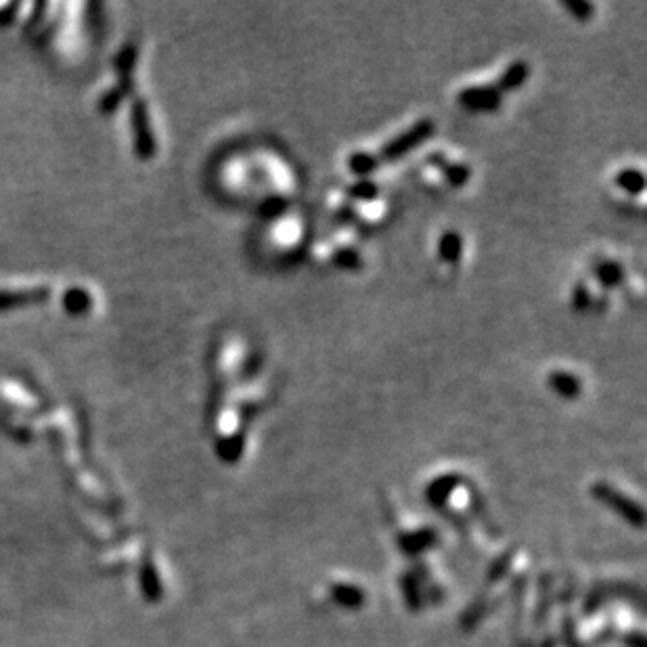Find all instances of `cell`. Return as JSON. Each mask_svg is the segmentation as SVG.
I'll use <instances>...</instances> for the list:
<instances>
[{
  "label": "cell",
  "mask_w": 647,
  "mask_h": 647,
  "mask_svg": "<svg viewBox=\"0 0 647 647\" xmlns=\"http://www.w3.org/2000/svg\"><path fill=\"white\" fill-rule=\"evenodd\" d=\"M591 495L599 503H604L606 507H610L612 511H616L624 522H629L631 526H637V528L643 526V518L645 516H643L641 505L635 503L633 499H629L627 495H622L620 490L614 488L612 484H608V482H595L591 486Z\"/></svg>",
  "instance_id": "7a4b0ae2"
},
{
  "label": "cell",
  "mask_w": 647,
  "mask_h": 647,
  "mask_svg": "<svg viewBox=\"0 0 647 647\" xmlns=\"http://www.w3.org/2000/svg\"><path fill=\"white\" fill-rule=\"evenodd\" d=\"M549 388L562 398H576L580 392H583V382L568 371H551L549 373Z\"/></svg>",
  "instance_id": "ba28073f"
},
{
  "label": "cell",
  "mask_w": 647,
  "mask_h": 647,
  "mask_svg": "<svg viewBox=\"0 0 647 647\" xmlns=\"http://www.w3.org/2000/svg\"><path fill=\"white\" fill-rule=\"evenodd\" d=\"M428 164L432 168H436L446 181H449L451 187L459 189V187H465L467 181H470L472 178V168L467 166V164H461V162H451L449 158H446L444 153L436 151V153H430L428 155Z\"/></svg>",
  "instance_id": "277c9868"
},
{
  "label": "cell",
  "mask_w": 647,
  "mask_h": 647,
  "mask_svg": "<svg viewBox=\"0 0 647 647\" xmlns=\"http://www.w3.org/2000/svg\"><path fill=\"white\" fill-rule=\"evenodd\" d=\"M434 130H436V124L430 118H423V120L415 122L413 126L400 132V135L390 139L382 149H379V153H375L379 164H388V162H396L400 158H405L409 151L417 149L419 145L432 139Z\"/></svg>",
  "instance_id": "6da1fadb"
},
{
  "label": "cell",
  "mask_w": 647,
  "mask_h": 647,
  "mask_svg": "<svg viewBox=\"0 0 647 647\" xmlns=\"http://www.w3.org/2000/svg\"><path fill=\"white\" fill-rule=\"evenodd\" d=\"M379 166V160L375 153H367V151H356L348 158V168L352 170V174H356L359 178H367L371 172H375Z\"/></svg>",
  "instance_id": "4fadbf2b"
},
{
  "label": "cell",
  "mask_w": 647,
  "mask_h": 647,
  "mask_svg": "<svg viewBox=\"0 0 647 647\" xmlns=\"http://www.w3.org/2000/svg\"><path fill=\"white\" fill-rule=\"evenodd\" d=\"M589 304H591L589 287H587V283H585V281H578V283H576V287H574V294H572V308H574L576 312H580V310L589 308Z\"/></svg>",
  "instance_id": "d6986e66"
},
{
  "label": "cell",
  "mask_w": 647,
  "mask_h": 647,
  "mask_svg": "<svg viewBox=\"0 0 647 647\" xmlns=\"http://www.w3.org/2000/svg\"><path fill=\"white\" fill-rule=\"evenodd\" d=\"M331 262L342 271H359L363 266L361 254L356 252L352 245H340V248H336V252L331 256Z\"/></svg>",
  "instance_id": "2e32d148"
},
{
  "label": "cell",
  "mask_w": 647,
  "mask_h": 647,
  "mask_svg": "<svg viewBox=\"0 0 647 647\" xmlns=\"http://www.w3.org/2000/svg\"><path fill=\"white\" fill-rule=\"evenodd\" d=\"M562 5L572 13L576 21H589L595 13V5L589 0H562Z\"/></svg>",
  "instance_id": "e0dca14e"
},
{
  "label": "cell",
  "mask_w": 647,
  "mask_h": 647,
  "mask_svg": "<svg viewBox=\"0 0 647 647\" xmlns=\"http://www.w3.org/2000/svg\"><path fill=\"white\" fill-rule=\"evenodd\" d=\"M285 208H287V202H285V197H269V199H266V202L262 204V208H260V212H262V216H266V218H275V216H279L281 212H285Z\"/></svg>",
  "instance_id": "ffe728a7"
},
{
  "label": "cell",
  "mask_w": 647,
  "mask_h": 647,
  "mask_svg": "<svg viewBox=\"0 0 647 647\" xmlns=\"http://www.w3.org/2000/svg\"><path fill=\"white\" fill-rule=\"evenodd\" d=\"M595 279L604 285L606 289H612V287H618L624 279V269H622V264L620 262H614V260H606V262H599L595 266Z\"/></svg>",
  "instance_id": "7c38bea8"
},
{
  "label": "cell",
  "mask_w": 647,
  "mask_h": 647,
  "mask_svg": "<svg viewBox=\"0 0 647 647\" xmlns=\"http://www.w3.org/2000/svg\"><path fill=\"white\" fill-rule=\"evenodd\" d=\"M346 195L350 199H354V202H365V204H369V202H375V199H377L379 187H377V183L371 181V178H359V181L350 183L346 187Z\"/></svg>",
  "instance_id": "9a60e30c"
},
{
  "label": "cell",
  "mask_w": 647,
  "mask_h": 647,
  "mask_svg": "<svg viewBox=\"0 0 647 647\" xmlns=\"http://www.w3.org/2000/svg\"><path fill=\"white\" fill-rule=\"evenodd\" d=\"M438 543V532L434 528H421L417 532H407L403 537L398 539L400 549H403L407 555H415L426 549H432Z\"/></svg>",
  "instance_id": "52a82bcc"
},
{
  "label": "cell",
  "mask_w": 647,
  "mask_h": 647,
  "mask_svg": "<svg viewBox=\"0 0 647 647\" xmlns=\"http://www.w3.org/2000/svg\"><path fill=\"white\" fill-rule=\"evenodd\" d=\"M463 256V239L457 231H444L438 241V258L446 264H457Z\"/></svg>",
  "instance_id": "30bf717a"
},
{
  "label": "cell",
  "mask_w": 647,
  "mask_h": 647,
  "mask_svg": "<svg viewBox=\"0 0 647 647\" xmlns=\"http://www.w3.org/2000/svg\"><path fill=\"white\" fill-rule=\"evenodd\" d=\"M457 101L470 111H495L501 107L503 95L497 91L495 84L467 86L463 91H459Z\"/></svg>",
  "instance_id": "3957f363"
},
{
  "label": "cell",
  "mask_w": 647,
  "mask_h": 647,
  "mask_svg": "<svg viewBox=\"0 0 647 647\" xmlns=\"http://www.w3.org/2000/svg\"><path fill=\"white\" fill-rule=\"evenodd\" d=\"M400 583H403V591H405V597H407L409 608H411V610H419L421 599H419V587H417V578H415V574L403 576V580H400Z\"/></svg>",
  "instance_id": "ac0fdd59"
},
{
  "label": "cell",
  "mask_w": 647,
  "mask_h": 647,
  "mask_svg": "<svg viewBox=\"0 0 647 647\" xmlns=\"http://www.w3.org/2000/svg\"><path fill=\"white\" fill-rule=\"evenodd\" d=\"M139 587L143 597L149 601V604H155L164 597V587H162V578L158 568L151 562V557H143L141 568H139Z\"/></svg>",
  "instance_id": "5b68a950"
},
{
  "label": "cell",
  "mask_w": 647,
  "mask_h": 647,
  "mask_svg": "<svg viewBox=\"0 0 647 647\" xmlns=\"http://www.w3.org/2000/svg\"><path fill=\"white\" fill-rule=\"evenodd\" d=\"M509 553L505 555V557H501V560H499V564H495L493 568H490V574H488V578L490 580H499V578H503V574L507 572L505 568H507V562H509Z\"/></svg>",
  "instance_id": "44dd1931"
},
{
  "label": "cell",
  "mask_w": 647,
  "mask_h": 647,
  "mask_svg": "<svg viewBox=\"0 0 647 647\" xmlns=\"http://www.w3.org/2000/svg\"><path fill=\"white\" fill-rule=\"evenodd\" d=\"M459 484H461V476H457V474H444V476L436 478V480L428 486L426 497H428V501H430L432 505L440 507V505H444V501H446V499H449V497L455 493Z\"/></svg>",
  "instance_id": "9c48e42d"
},
{
  "label": "cell",
  "mask_w": 647,
  "mask_h": 647,
  "mask_svg": "<svg viewBox=\"0 0 647 647\" xmlns=\"http://www.w3.org/2000/svg\"><path fill=\"white\" fill-rule=\"evenodd\" d=\"M616 185L631 195H639L645 189V174L637 168H624L616 174Z\"/></svg>",
  "instance_id": "5bb4252c"
},
{
  "label": "cell",
  "mask_w": 647,
  "mask_h": 647,
  "mask_svg": "<svg viewBox=\"0 0 647 647\" xmlns=\"http://www.w3.org/2000/svg\"><path fill=\"white\" fill-rule=\"evenodd\" d=\"M528 76H530V65L526 61H513V63L507 65V70L495 82V88L501 95L511 93V91H518V88L524 86Z\"/></svg>",
  "instance_id": "8992f818"
},
{
  "label": "cell",
  "mask_w": 647,
  "mask_h": 647,
  "mask_svg": "<svg viewBox=\"0 0 647 647\" xmlns=\"http://www.w3.org/2000/svg\"><path fill=\"white\" fill-rule=\"evenodd\" d=\"M331 597H333V601H336V604L340 608L359 610L363 606V601H365V591H361L356 585L338 583V585H333Z\"/></svg>",
  "instance_id": "8fae6325"
}]
</instances>
